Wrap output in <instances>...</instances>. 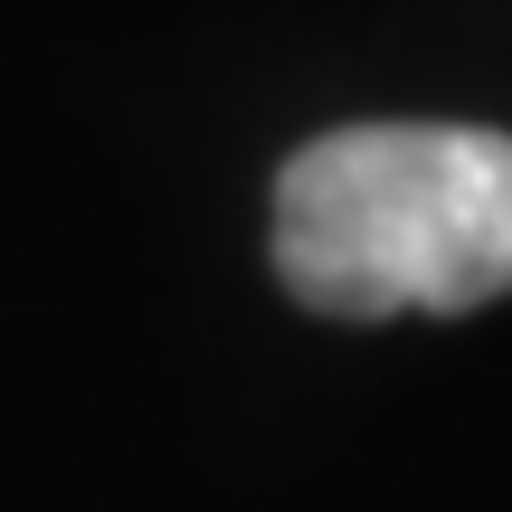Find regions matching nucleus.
<instances>
[{"instance_id":"nucleus-1","label":"nucleus","mask_w":512,"mask_h":512,"mask_svg":"<svg viewBox=\"0 0 512 512\" xmlns=\"http://www.w3.org/2000/svg\"><path fill=\"white\" fill-rule=\"evenodd\" d=\"M275 275L332 323L512 294V133L342 124L304 143L275 181Z\"/></svg>"}]
</instances>
